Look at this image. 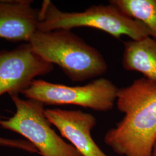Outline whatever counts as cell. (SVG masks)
I'll return each mask as SVG.
<instances>
[{
	"mask_svg": "<svg viewBox=\"0 0 156 156\" xmlns=\"http://www.w3.org/2000/svg\"><path fill=\"white\" fill-rule=\"evenodd\" d=\"M31 0H0V38L30 42L37 31L39 9Z\"/></svg>",
	"mask_w": 156,
	"mask_h": 156,
	"instance_id": "ba28073f",
	"label": "cell"
},
{
	"mask_svg": "<svg viewBox=\"0 0 156 156\" xmlns=\"http://www.w3.org/2000/svg\"><path fill=\"white\" fill-rule=\"evenodd\" d=\"M2 119L0 115V120ZM0 146L20 149L30 153H38V151L34 145L27 140H16L0 136Z\"/></svg>",
	"mask_w": 156,
	"mask_h": 156,
	"instance_id": "8fae6325",
	"label": "cell"
},
{
	"mask_svg": "<svg viewBox=\"0 0 156 156\" xmlns=\"http://www.w3.org/2000/svg\"><path fill=\"white\" fill-rule=\"evenodd\" d=\"M53 69V65L38 55L30 43L0 51V96L22 93L37 76Z\"/></svg>",
	"mask_w": 156,
	"mask_h": 156,
	"instance_id": "8992f818",
	"label": "cell"
},
{
	"mask_svg": "<svg viewBox=\"0 0 156 156\" xmlns=\"http://www.w3.org/2000/svg\"><path fill=\"white\" fill-rule=\"evenodd\" d=\"M109 4L128 17L142 23L156 39V0H111Z\"/></svg>",
	"mask_w": 156,
	"mask_h": 156,
	"instance_id": "30bf717a",
	"label": "cell"
},
{
	"mask_svg": "<svg viewBox=\"0 0 156 156\" xmlns=\"http://www.w3.org/2000/svg\"><path fill=\"white\" fill-rule=\"evenodd\" d=\"M122 64L126 70L141 73L156 82V39L147 37L124 42Z\"/></svg>",
	"mask_w": 156,
	"mask_h": 156,
	"instance_id": "9c48e42d",
	"label": "cell"
},
{
	"mask_svg": "<svg viewBox=\"0 0 156 156\" xmlns=\"http://www.w3.org/2000/svg\"><path fill=\"white\" fill-rule=\"evenodd\" d=\"M118 90L117 86L106 78H98L86 84L75 86L35 79L22 94L44 105H73L107 112L116 104Z\"/></svg>",
	"mask_w": 156,
	"mask_h": 156,
	"instance_id": "5b68a950",
	"label": "cell"
},
{
	"mask_svg": "<svg viewBox=\"0 0 156 156\" xmlns=\"http://www.w3.org/2000/svg\"><path fill=\"white\" fill-rule=\"evenodd\" d=\"M45 116L82 156H108L91 136L97 120L91 113L80 110L45 109Z\"/></svg>",
	"mask_w": 156,
	"mask_h": 156,
	"instance_id": "52a82bcc",
	"label": "cell"
},
{
	"mask_svg": "<svg viewBox=\"0 0 156 156\" xmlns=\"http://www.w3.org/2000/svg\"><path fill=\"white\" fill-rule=\"evenodd\" d=\"M10 97L16 107L12 116L0 120L3 128L20 134L42 156H82L71 144L56 133L45 116L44 104L38 101Z\"/></svg>",
	"mask_w": 156,
	"mask_h": 156,
	"instance_id": "277c9868",
	"label": "cell"
},
{
	"mask_svg": "<svg viewBox=\"0 0 156 156\" xmlns=\"http://www.w3.org/2000/svg\"><path fill=\"white\" fill-rule=\"evenodd\" d=\"M151 156H156V140L154 141V143L153 146L152 151H151Z\"/></svg>",
	"mask_w": 156,
	"mask_h": 156,
	"instance_id": "7c38bea8",
	"label": "cell"
},
{
	"mask_svg": "<svg viewBox=\"0 0 156 156\" xmlns=\"http://www.w3.org/2000/svg\"><path fill=\"white\" fill-rule=\"evenodd\" d=\"M29 43L38 55L57 65L73 82L99 77L108 71L100 51L71 30L36 31Z\"/></svg>",
	"mask_w": 156,
	"mask_h": 156,
	"instance_id": "7a4b0ae2",
	"label": "cell"
},
{
	"mask_svg": "<svg viewBox=\"0 0 156 156\" xmlns=\"http://www.w3.org/2000/svg\"><path fill=\"white\" fill-rule=\"evenodd\" d=\"M124 113L104 141L121 156H151L156 140V82L143 77L119 89L116 101Z\"/></svg>",
	"mask_w": 156,
	"mask_h": 156,
	"instance_id": "6da1fadb",
	"label": "cell"
},
{
	"mask_svg": "<svg viewBox=\"0 0 156 156\" xmlns=\"http://www.w3.org/2000/svg\"><path fill=\"white\" fill-rule=\"evenodd\" d=\"M78 27L95 28L117 39L123 35L134 41L151 37L142 23L128 17L110 4L91 6L83 11L68 12L60 10L49 0L43 1L39 9L37 31L71 30Z\"/></svg>",
	"mask_w": 156,
	"mask_h": 156,
	"instance_id": "3957f363",
	"label": "cell"
}]
</instances>
